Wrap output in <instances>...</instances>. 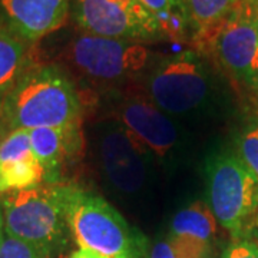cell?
Wrapping results in <instances>:
<instances>
[{"mask_svg":"<svg viewBox=\"0 0 258 258\" xmlns=\"http://www.w3.org/2000/svg\"><path fill=\"white\" fill-rule=\"evenodd\" d=\"M72 0H0V23L28 43L64 25Z\"/></svg>","mask_w":258,"mask_h":258,"instance_id":"8fae6325","label":"cell"},{"mask_svg":"<svg viewBox=\"0 0 258 258\" xmlns=\"http://www.w3.org/2000/svg\"><path fill=\"white\" fill-rule=\"evenodd\" d=\"M5 237V220H3V211H2V204H0V242Z\"/></svg>","mask_w":258,"mask_h":258,"instance_id":"cb8c5ba5","label":"cell"},{"mask_svg":"<svg viewBox=\"0 0 258 258\" xmlns=\"http://www.w3.org/2000/svg\"><path fill=\"white\" fill-rule=\"evenodd\" d=\"M98 157L102 174L115 191L137 195L149 181V158L152 157L119 122L102 128L98 137Z\"/></svg>","mask_w":258,"mask_h":258,"instance_id":"ba28073f","label":"cell"},{"mask_svg":"<svg viewBox=\"0 0 258 258\" xmlns=\"http://www.w3.org/2000/svg\"><path fill=\"white\" fill-rule=\"evenodd\" d=\"M43 184V169L33 152L0 158V195L25 191Z\"/></svg>","mask_w":258,"mask_h":258,"instance_id":"5bb4252c","label":"cell"},{"mask_svg":"<svg viewBox=\"0 0 258 258\" xmlns=\"http://www.w3.org/2000/svg\"><path fill=\"white\" fill-rule=\"evenodd\" d=\"M71 12L82 33L144 43L164 39L157 26L118 0H72Z\"/></svg>","mask_w":258,"mask_h":258,"instance_id":"9c48e42d","label":"cell"},{"mask_svg":"<svg viewBox=\"0 0 258 258\" xmlns=\"http://www.w3.org/2000/svg\"><path fill=\"white\" fill-rule=\"evenodd\" d=\"M66 200L64 184H42L3 195L5 234L26 242L45 258L57 255L71 237Z\"/></svg>","mask_w":258,"mask_h":258,"instance_id":"7a4b0ae2","label":"cell"},{"mask_svg":"<svg viewBox=\"0 0 258 258\" xmlns=\"http://www.w3.org/2000/svg\"><path fill=\"white\" fill-rule=\"evenodd\" d=\"M9 132H10L9 128L6 126L5 120L2 119V115H0V145H2V142L5 141V138L8 137V134H9Z\"/></svg>","mask_w":258,"mask_h":258,"instance_id":"603a6c76","label":"cell"},{"mask_svg":"<svg viewBox=\"0 0 258 258\" xmlns=\"http://www.w3.org/2000/svg\"><path fill=\"white\" fill-rule=\"evenodd\" d=\"M29 137L32 152L43 169V184H60L66 162L81 151V125L32 129Z\"/></svg>","mask_w":258,"mask_h":258,"instance_id":"7c38bea8","label":"cell"},{"mask_svg":"<svg viewBox=\"0 0 258 258\" xmlns=\"http://www.w3.org/2000/svg\"><path fill=\"white\" fill-rule=\"evenodd\" d=\"M238 157L258 179V125L247 129L240 137Z\"/></svg>","mask_w":258,"mask_h":258,"instance_id":"d6986e66","label":"cell"},{"mask_svg":"<svg viewBox=\"0 0 258 258\" xmlns=\"http://www.w3.org/2000/svg\"><path fill=\"white\" fill-rule=\"evenodd\" d=\"M257 225H258V218H257Z\"/></svg>","mask_w":258,"mask_h":258,"instance_id":"4316f807","label":"cell"},{"mask_svg":"<svg viewBox=\"0 0 258 258\" xmlns=\"http://www.w3.org/2000/svg\"><path fill=\"white\" fill-rule=\"evenodd\" d=\"M208 207L217 222L242 238L258 218V179L238 155L220 154L207 168Z\"/></svg>","mask_w":258,"mask_h":258,"instance_id":"8992f818","label":"cell"},{"mask_svg":"<svg viewBox=\"0 0 258 258\" xmlns=\"http://www.w3.org/2000/svg\"><path fill=\"white\" fill-rule=\"evenodd\" d=\"M0 115H2V101H0Z\"/></svg>","mask_w":258,"mask_h":258,"instance_id":"d4e9b609","label":"cell"},{"mask_svg":"<svg viewBox=\"0 0 258 258\" xmlns=\"http://www.w3.org/2000/svg\"><path fill=\"white\" fill-rule=\"evenodd\" d=\"M169 234L188 237L212 245L217 235V220L208 204L197 201L174 215Z\"/></svg>","mask_w":258,"mask_h":258,"instance_id":"9a60e30c","label":"cell"},{"mask_svg":"<svg viewBox=\"0 0 258 258\" xmlns=\"http://www.w3.org/2000/svg\"><path fill=\"white\" fill-rule=\"evenodd\" d=\"M0 258H45L37 249L23 241L16 240L10 235L3 237L0 242Z\"/></svg>","mask_w":258,"mask_h":258,"instance_id":"ffe728a7","label":"cell"},{"mask_svg":"<svg viewBox=\"0 0 258 258\" xmlns=\"http://www.w3.org/2000/svg\"><path fill=\"white\" fill-rule=\"evenodd\" d=\"M30 43L0 23V101L30 66Z\"/></svg>","mask_w":258,"mask_h":258,"instance_id":"4fadbf2b","label":"cell"},{"mask_svg":"<svg viewBox=\"0 0 258 258\" xmlns=\"http://www.w3.org/2000/svg\"><path fill=\"white\" fill-rule=\"evenodd\" d=\"M82 103L72 75L56 63L30 64L2 101L9 131L81 125Z\"/></svg>","mask_w":258,"mask_h":258,"instance_id":"6da1fadb","label":"cell"},{"mask_svg":"<svg viewBox=\"0 0 258 258\" xmlns=\"http://www.w3.org/2000/svg\"><path fill=\"white\" fill-rule=\"evenodd\" d=\"M221 258H258V244L247 238H237L224 249Z\"/></svg>","mask_w":258,"mask_h":258,"instance_id":"44dd1931","label":"cell"},{"mask_svg":"<svg viewBox=\"0 0 258 258\" xmlns=\"http://www.w3.org/2000/svg\"><path fill=\"white\" fill-rule=\"evenodd\" d=\"M71 235L81 249L109 258H148V240L96 194L68 185Z\"/></svg>","mask_w":258,"mask_h":258,"instance_id":"3957f363","label":"cell"},{"mask_svg":"<svg viewBox=\"0 0 258 258\" xmlns=\"http://www.w3.org/2000/svg\"><path fill=\"white\" fill-rule=\"evenodd\" d=\"M217 64L240 82H258V0H237L230 12L198 37Z\"/></svg>","mask_w":258,"mask_h":258,"instance_id":"52a82bcc","label":"cell"},{"mask_svg":"<svg viewBox=\"0 0 258 258\" xmlns=\"http://www.w3.org/2000/svg\"><path fill=\"white\" fill-rule=\"evenodd\" d=\"M142 6L157 19L165 37L178 35L186 25L178 0H139Z\"/></svg>","mask_w":258,"mask_h":258,"instance_id":"ac0fdd59","label":"cell"},{"mask_svg":"<svg viewBox=\"0 0 258 258\" xmlns=\"http://www.w3.org/2000/svg\"><path fill=\"white\" fill-rule=\"evenodd\" d=\"M212 245L203 241L171 235L149 245L148 258H211Z\"/></svg>","mask_w":258,"mask_h":258,"instance_id":"e0dca14e","label":"cell"},{"mask_svg":"<svg viewBox=\"0 0 258 258\" xmlns=\"http://www.w3.org/2000/svg\"><path fill=\"white\" fill-rule=\"evenodd\" d=\"M116 119L151 155L169 158L181 142L175 120L147 95H131L116 108Z\"/></svg>","mask_w":258,"mask_h":258,"instance_id":"30bf717a","label":"cell"},{"mask_svg":"<svg viewBox=\"0 0 258 258\" xmlns=\"http://www.w3.org/2000/svg\"><path fill=\"white\" fill-rule=\"evenodd\" d=\"M145 95L174 118L201 111L212 92V72L205 55L185 49L159 56L142 78Z\"/></svg>","mask_w":258,"mask_h":258,"instance_id":"277c9868","label":"cell"},{"mask_svg":"<svg viewBox=\"0 0 258 258\" xmlns=\"http://www.w3.org/2000/svg\"><path fill=\"white\" fill-rule=\"evenodd\" d=\"M237 0H178L186 25L197 39L214 28L232 8Z\"/></svg>","mask_w":258,"mask_h":258,"instance_id":"2e32d148","label":"cell"},{"mask_svg":"<svg viewBox=\"0 0 258 258\" xmlns=\"http://www.w3.org/2000/svg\"><path fill=\"white\" fill-rule=\"evenodd\" d=\"M76 74L98 86L142 81L157 56L144 42L78 33L66 49Z\"/></svg>","mask_w":258,"mask_h":258,"instance_id":"5b68a950","label":"cell"},{"mask_svg":"<svg viewBox=\"0 0 258 258\" xmlns=\"http://www.w3.org/2000/svg\"><path fill=\"white\" fill-rule=\"evenodd\" d=\"M255 88H258V82H257V85H255Z\"/></svg>","mask_w":258,"mask_h":258,"instance_id":"484cf974","label":"cell"},{"mask_svg":"<svg viewBox=\"0 0 258 258\" xmlns=\"http://www.w3.org/2000/svg\"><path fill=\"white\" fill-rule=\"evenodd\" d=\"M71 258H109L105 257V255H101V254H96V252H92V251H88V249H78L75 251L74 254L71 255Z\"/></svg>","mask_w":258,"mask_h":258,"instance_id":"7402d4cb","label":"cell"}]
</instances>
